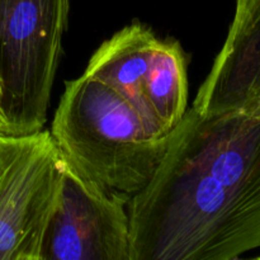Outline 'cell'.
<instances>
[{
    "label": "cell",
    "instance_id": "5",
    "mask_svg": "<svg viewBox=\"0 0 260 260\" xmlns=\"http://www.w3.org/2000/svg\"><path fill=\"white\" fill-rule=\"evenodd\" d=\"M159 37L149 25L136 22L104 41L93 53L84 73L121 94L141 116L150 134L168 137L147 102L146 89Z\"/></svg>",
    "mask_w": 260,
    "mask_h": 260
},
{
    "label": "cell",
    "instance_id": "2",
    "mask_svg": "<svg viewBox=\"0 0 260 260\" xmlns=\"http://www.w3.org/2000/svg\"><path fill=\"white\" fill-rule=\"evenodd\" d=\"M70 0H0V88L9 135L43 128Z\"/></svg>",
    "mask_w": 260,
    "mask_h": 260
},
{
    "label": "cell",
    "instance_id": "4",
    "mask_svg": "<svg viewBox=\"0 0 260 260\" xmlns=\"http://www.w3.org/2000/svg\"><path fill=\"white\" fill-rule=\"evenodd\" d=\"M41 260H134L127 201L102 189L65 160Z\"/></svg>",
    "mask_w": 260,
    "mask_h": 260
},
{
    "label": "cell",
    "instance_id": "3",
    "mask_svg": "<svg viewBox=\"0 0 260 260\" xmlns=\"http://www.w3.org/2000/svg\"><path fill=\"white\" fill-rule=\"evenodd\" d=\"M63 170L50 131L0 134V260H41Z\"/></svg>",
    "mask_w": 260,
    "mask_h": 260
},
{
    "label": "cell",
    "instance_id": "7",
    "mask_svg": "<svg viewBox=\"0 0 260 260\" xmlns=\"http://www.w3.org/2000/svg\"><path fill=\"white\" fill-rule=\"evenodd\" d=\"M0 134L9 135V123H8L7 116H5L4 108H3V91L0 88Z\"/></svg>",
    "mask_w": 260,
    "mask_h": 260
},
{
    "label": "cell",
    "instance_id": "1",
    "mask_svg": "<svg viewBox=\"0 0 260 260\" xmlns=\"http://www.w3.org/2000/svg\"><path fill=\"white\" fill-rule=\"evenodd\" d=\"M50 134L71 167L127 203L150 182L170 140L150 134L121 94L85 73L65 81Z\"/></svg>",
    "mask_w": 260,
    "mask_h": 260
},
{
    "label": "cell",
    "instance_id": "6",
    "mask_svg": "<svg viewBox=\"0 0 260 260\" xmlns=\"http://www.w3.org/2000/svg\"><path fill=\"white\" fill-rule=\"evenodd\" d=\"M146 96L157 123L170 135L188 109L187 56L178 41H157Z\"/></svg>",
    "mask_w": 260,
    "mask_h": 260
}]
</instances>
